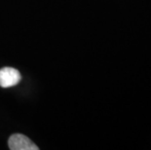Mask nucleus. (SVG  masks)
Here are the masks:
<instances>
[{"label": "nucleus", "mask_w": 151, "mask_h": 150, "mask_svg": "<svg viewBox=\"0 0 151 150\" xmlns=\"http://www.w3.org/2000/svg\"><path fill=\"white\" fill-rule=\"evenodd\" d=\"M9 148L11 150H38L39 147L31 141L30 139L21 133H15L8 140Z\"/></svg>", "instance_id": "f257e3e1"}, {"label": "nucleus", "mask_w": 151, "mask_h": 150, "mask_svg": "<svg viewBox=\"0 0 151 150\" xmlns=\"http://www.w3.org/2000/svg\"><path fill=\"white\" fill-rule=\"evenodd\" d=\"M22 76L19 70L13 67H3L0 69V86L2 88H10L21 81Z\"/></svg>", "instance_id": "f03ea898"}]
</instances>
